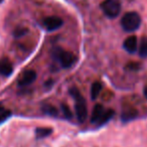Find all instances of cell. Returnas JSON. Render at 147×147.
Segmentation results:
<instances>
[{
  "instance_id": "9a60e30c",
  "label": "cell",
  "mask_w": 147,
  "mask_h": 147,
  "mask_svg": "<svg viewBox=\"0 0 147 147\" xmlns=\"http://www.w3.org/2000/svg\"><path fill=\"white\" fill-rule=\"evenodd\" d=\"M43 112L50 116H54V117H56V116L58 115L57 109L55 108L54 106H52V105H45V106L43 107Z\"/></svg>"
},
{
  "instance_id": "7c38bea8",
  "label": "cell",
  "mask_w": 147,
  "mask_h": 147,
  "mask_svg": "<svg viewBox=\"0 0 147 147\" xmlns=\"http://www.w3.org/2000/svg\"><path fill=\"white\" fill-rule=\"evenodd\" d=\"M52 133V129L51 128H37L35 130V134H36V137L38 139H42L47 136H49Z\"/></svg>"
},
{
  "instance_id": "ac0fdd59",
  "label": "cell",
  "mask_w": 147,
  "mask_h": 147,
  "mask_svg": "<svg viewBox=\"0 0 147 147\" xmlns=\"http://www.w3.org/2000/svg\"><path fill=\"white\" fill-rule=\"evenodd\" d=\"M3 1H4V0H0V3H2Z\"/></svg>"
},
{
  "instance_id": "8fae6325",
  "label": "cell",
  "mask_w": 147,
  "mask_h": 147,
  "mask_svg": "<svg viewBox=\"0 0 147 147\" xmlns=\"http://www.w3.org/2000/svg\"><path fill=\"white\" fill-rule=\"evenodd\" d=\"M101 90H102V85L99 82H95L92 84L91 86V91H90V95H91V99L92 100H95L97 99V97L99 96Z\"/></svg>"
},
{
  "instance_id": "52a82bcc",
  "label": "cell",
  "mask_w": 147,
  "mask_h": 147,
  "mask_svg": "<svg viewBox=\"0 0 147 147\" xmlns=\"http://www.w3.org/2000/svg\"><path fill=\"white\" fill-rule=\"evenodd\" d=\"M37 74L33 70H29V71L24 72L23 74L20 76L19 80H18V86L19 87H26L32 84L35 80H36Z\"/></svg>"
},
{
  "instance_id": "e0dca14e",
  "label": "cell",
  "mask_w": 147,
  "mask_h": 147,
  "mask_svg": "<svg viewBox=\"0 0 147 147\" xmlns=\"http://www.w3.org/2000/svg\"><path fill=\"white\" fill-rule=\"evenodd\" d=\"M144 96H145V98L147 99V86L144 88Z\"/></svg>"
},
{
  "instance_id": "7a4b0ae2",
  "label": "cell",
  "mask_w": 147,
  "mask_h": 147,
  "mask_svg": "<svg viewBox=\"0 0 147 147\" xmlns=\"http://www.w3.org/2000/svg\"><path fill=\"white\" fill-rule=\"evenodd\" d=\"M114 116V111L112 109H105L101 104H96L93 108L91 115V123L102 126L112 119Z\"/></svg>"
},
{
  "instance_id": "8992f818",
  "label": "cell",
  "mask_w": 147,
  "mask_h": 147,
  "mask_svg": "<svg viewBox=\"0 0 147 147\" xmlns=\"http://www.w3.org/2000/svg\"><path fill=\"white\" fill-rule=\"evenodd\" d=\"M63 25V20L58 16H48L42 20V26L48 31H53Z\"/></svg>"
},
{
  "instance_id": "6da1fadb",
  "label": "cell",
  "mask_w": 147,
  "mask_h": 147,
  "mask_svg": "<svg viewBox=\"0 0 147 147\" xmlns=\"http://www.w3.org/2000/svg\"><path fill=\"white\" fill-rule=\"evenodd\" d=\"M70 95L72 96L75 103V113L77 117L78 122L83 123L87 118V106H86V101L79 92L77 88H71L69 91Z\"/></svg>"
},
{
  "instance_id": "5bb4252c",
  "label": "cell",
  "mask_w": 147,
  "mask_h": 147,
  "mask_svg": "<svg viewBox=\"0 0 147 147\" xmlns=\"http://www.w3.org/2000/svg\"><path fill=\"white\" fill-rule=\"evenodd\" d=\"M139 55L141 57H147V37H143L140 41Z\"/></svg>"
},
{
  "instance_id": "ba28073f",
  "label": "cell",
  "mask_w": 147,
  "mask_h": 147,
  "mask_svg": "<svg viewBox=\"0 0 147 147\" xmlns=\"http://www.w3.org/2000/svg\"><path fill=\"white\" fill-rule=\"evenodd\" d=\"M137 37L135 36H129L124 40L123 42V49H125L127 53H133L136 51L137 49Z\"/></svg>"
},
{
  "instance_id": "277c9868",
  "label": "cell",
  "mask_w": 147,
  "mask_h": 147,
  "mask_svg": "<svg viewBox=\"0 0 147 147\" xmlns=\"http://www.w3.org/2000/svg\"><path fill=\"white\" fill-rule=\"evenodd\" d=\"M53 57H55V59L64 69L71 68L77 61V57H76V55L74 53L64 51L61 47H55L54 51H53Z\"/></svg>"
},
{
  "instance_id": "5b68a950",
  "label": "cell",
  "mask_w": 147,
  "mask_h": 147,
  "mask_svg": "<svg viewBox=\"0 0 147 147\" xmlns=\"http://www.w3.org/2000/svg\"><path fill=\"white\" fill-rule=\"evenodd\" d=\"M100 7L108 18L117 17L121 11V3L119 0H104L101 2Z\"/></svg>"
},
{
  "instance_id": "3957f363",
  "label": "cell",
  "mask_w": 147,
  "mask_h": 147,
  "mask_svg": "<svg viewBox=\"0 0 147 147\" xmlns=\"http://www.w3.org/2000/svg\"><path fill=\"white\" fill-rule=\"evenodd\" d=\"M141 18L137 12L130 11L123 15L121 19V27L126 32H133L139 28Z\"/></svg>"
},
{
  "instance_id": "30bf717a",
  "label": "cell",
  "mask_w": 147,
  "mask_h": 147,
  "mask_svg": "<svg viewBox=\"0 0 147 147\" xmlns=\"http://www.w3.org/2000/svg\"><path fill=\"white\" fill-rule=\"evenodd\" d=\"M137 116H138L137 110H135V109H133V108L125 109V110H123V112H122V114H121V120H122V122L126 123V122L134 120Z\"/></svg>"
},
{
  "instance_id": "4fadbf2b",
  "label": "cell",
  "mask_w": 147,
  "mask_h": 147,
  "mask_svg": "<svg viewBox=\"0 0 147 147\" xmlns=\"http://www.w3.org/2000/svg\"><path fill=\"white\" fill-rule=\"evenodd\" d=\"M12 115V112L9 109H6L5 107L0 105V124L5 122L8 118H10Z\"/></svg>"
},
{
  "instance_id": "2e32d148",
  "label": "cell",
  "mask_w": 147,
  "mask_h": 147,
  "mask_svg": "<svg viewBox=\"0 0 147 147\" xmlns=\"http://www.w3.org/2000/svg\"><path fill=\"white\" fill-rule=\"evenodd\" d=\"M61 109H62V113H63L64 117H65L66 119H71L72 118V112L69 109V107L65 104H62Z\"/></svg>"
},
{
  "instance_id": "9c48e42d",
  "label": "cell",
  "mask_w": 147,
  "mask_h": 147,
  "mask_svg": "<svg viewBox=\"0 0 147 147\" xmlns=\"http://www.w3.org/2000/svg\"><path fill=\"white\" fill-rule=\"evenodd\" d=\"M12 72H13V66H12L11 62L6 57L0 59V75L8 77L12 74Z\"/></svg>"
}]
</instances>
